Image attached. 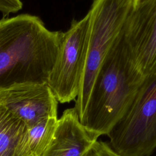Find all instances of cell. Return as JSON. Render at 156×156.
Instances as JSON below:
<instances>
[{
    "label": "cell",
    "mask_w": 156,
    "mask_h": 156,
    "mask_svg": "<svg viewBox=\"0 0 156 156\" xmlns=\"http://www.w3.org/2000/svg\"><path fill=\"white\" fill-rule=\"evenodd\" d=\"M0 102L26 127L57 117L58 101L47 83L16 85L1 90Z\"/></svg>",
    "instance_id": "cell-7"
},
{
    "label": "cell",
    "mask_w": 156,
    "mask_h": 156,
    "mask_svg": "<svg viewBox=\"0 0 156 156\" xmlns=\"http://www.w3.org/2000/svg\"><path fill=\"white\" fill-rule=\"evenodd\" d=\"M121 156H149L156 148V74L144 79L131 105L107 135Z\"/></svg>",
    "instance_id": "cell-4"
},
{
    "label": "cell",
    "mask_w": 156,
    "mask_h": 156,
    "mask_svg": "<svg viewBox=\"0 0 156 156\" xmlns=\"http://www.w3.org/2000/svg\"><path fill=\"white\" fill-rule=\"evenodd\" d=\"M84 156H121L114 151L108 143L97 140Z\"/></svg>",
    "instance_id": "cell-11"
},
{
    "label": "cell",
    "mask_w": 156,
    "mask_h": 156,
    "mask_svg": "<svg viewBox=\"0 0 156 156\" xmlns=\"http://www.w3.org/2000/svg\"><path fill=\"white\" fill-rule=\"evenodd\" d=\"M57 120V117H51L26 127L17 141L13 156H42L53 136Z\"/></svg>",
    "instance_id": "cell-9"
},
{
    "label": "cell",
    "mask_w": 156,
    "mask_h": 156,
    "mask_svg": "<svg viewBox=\"0 0 156 156\" xmlns=\"http://www.w3.org/2000/svg\"><path fill=\"white\" fill-rule=\"evenodd\" d=\"M122 40L130 64L142 78L156 74V0H136Z\"/></svg>",
    "instance_id": "cell-6"
},
{
    "label": "cell",
    "mask_w": 156,
    "mask_h": 156,
    "mask_svg": "<svg viewBox=\"0 0 156 156\" xmlns=\"http://www.w3.org/2000/svg\"><path fill=\"white\" fill-rule=\"evenodd\" d=\"M99 136L80 122L74 107L58 119L51 141L42 156H84Z\"/></svg>",
    "instance_id": "cell-8"
},
{
    "label": "cell",
    "mask_w": 156,
    "mask_h": 156,
    "mask_svg": "<svg viewBox=\"0 0 156 156\" xmlns=\"http://www.w3.org/2000/svg\"><path fill=\"white\" fill-rule=\"evenodd\" d=\"M136 0H94L90 15L87 58L74 108L80 120L99 71L107 55L122 37Z\"/></svg>",
    "instance_id": "cell-3"
},
{
    "label": "cell",
    "mask_w": 156,
    "mask_h": 156,
    "mask_svg": "<svg viewBox=\"0 0 156 156\" xmlns=\"http://www.w3.org/2000/svg\"><path fill=\"white\" fill-rule=\"evenodd\" d=\"M144 80L130 64L122 35L99 71L82 124L99 136L107 135L129 108Z\"/></svg>",
    "instance_id": "cell-2"
},
{
    "label": "cell",
    "mask_w": 156,
    "mask_h": 156,
    "mask_svg": "<svg viewBox=\"0 0 156 156\" xmlns=\"http://www.w3.org/2000/svg\"><path fill=\"white\" fill-rule=\"evenodd\" d=\"M62 32L51 31L38 16L20 14L0 20V90L47 83Z\"/></svg>",
    "instance_id": "cell-1"
},
{
    "label": "cell",
    "mask_w": 156,
    "mask_h": 156,
    "mask_svg": "<svg viewBox=\"0 0 156 156\" xmlns=\"http://www.w3.org/2000/svg\"><path fill=\"white\" fill-rule=\"evenodd\" d=\"M26 129L24 122L0 102V156H13L17 141Z\"/></svg>",
    "instance_id": "cell-10"
},
{
    "label": "cell",
    "mask_w": 156,
    "mask_h": 156,
    "mask_svg": "<svg viewBox=\"0 0 156 156\" xmlns=\"http://www.w3.org/2000/svg\"><path fill=\"white\" fill-rule=\"evenodd\" d=\"M22 8L23 2L21 0H0V12L4 16L17 12Z\"/></svg>",
    "instance_id": "cell-12"
},
{
    "label": "cell",
    "mask_w": 156,
    "mask_h": 156,
    "mask_svg": "<svg viewBox=\"0 0 156 156\" xmlns=\"http://www.w3.org/2000/svg\"><path fill=\"white\" fill-rule=\"evenodd\" d=\"M89 12L81 20H73L62 32L58 55L47 85L60 103L77 98L85 68L90 29Z\"/></svg>",
    "instance_id": "cell-5"
}]
</instances>
